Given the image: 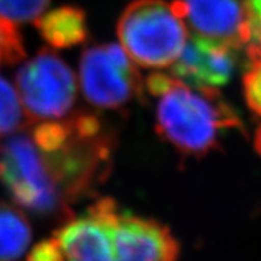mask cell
Wrapping results in <instances>:
<instances>
[{"label":"cell","mask_w":261,"mask_h":261,"mask_svg":"<svg viewBox=\"0 0 261 261\" xmlns=\"http://www.w3.org/2000/svg\"><path fill=\"white\" fill-rule=\"evenodd\" d=\"M114 137L93 114L43 121L0 146V182L32 214L72 219L70 204L92 194L112 166Z\"/></svg>","instance_id":"1"},{"label":"cell","mask_w":261,"mask_h":261,"mask_svg":"<svg viewBox=\"0 0 261 261\" xmlns=\"http://www.w3.org/2000/svg\"><path fill=\"white\" fill-rule=\"evenodd\" d=\"M65 261H176L179 243L166 225L132 215L113 199L93 203L55 233Z\"/></svg>","instance_id":"2"},{"label":"cell","mask_w":261,"mask_h":261,"mask_svg":"<svg viewBox=\"0 0 261 261\" xmlns=\"http://www.w3.org/2000/svg\"><path fill=\"white\" fill-rule=\"evenodd\" d=\"M145 86L156 98V132L186 155H205L220 147L225 132L242 127L218 90L194 88L162 73L150 74Z\"/></svg>","instance_id":"3"},{"label":"cell","mask_w":261,"mask_h":261,"mask_svg":"<svg viewBox=\"0 0 261 261\" xmlns=\"http://www.w3.org/2000/svg\"><path fill=\"white\" fill-rule=\"evenodd\" d=\"M119 41L130 59L145 68H167L187 44L185 19L174 3L134 0L117 25Z\"/></svg>","instance_id":"4"},{"label":"cell","mask_w":261,"mask_h":261,"mask_svg":"<svg viewBox=\"0 0 261 261\" xmlns=\"http://www.w3.org/2000/svg\"><path fill=\"white\" fill-rule=\"evenodd\" d=\"M16 86L31 122L61 119L76 102V76L68 64L49 49H41L20 68Z\"/></svg>","instance_id":"5"},{"label":"cell","mask_w":261,"mask_h":261,"mask_svg":"<svg viewBox=\"0 0 261 261\" xmlns=\"http://www.w3.org/2000/svg\"><path fill=\"white\" fill-rule=\"evenodd\" d=\"M134 61L117 44H101L84 50L80 83L86 101L99 109H119L142 97V77Z\"/></svg>","instance_id":"6"},{"label":"cell","mask_w":261,"mask_h":261,"mask_svg":"<svg viewBox=\"0 0 261 261\" xmlns=\"http://www.w3.org/2000/svg\"><path fill=\"white\" fill-rule=\"evenodd\" d=\"M196 36L240 49L248 35L252 11L247 0H174Z\"/></svg>","instance_id":"7"},{"label":"cell","mask_w":261,"mask_h":261,"mask_svg":"<svg viewBox=\"0 0 261 261\" xmlns=\"http://www.w3.org/2000/svg\"><path fill=\"white\" fill-rule=\"evenodd\" d=\"M236 50L229 45L195 36L186 44L172 74L183 83L200 89H216L228 84L236 69Z\"/></svg>","instance_id":"8"},{"label":"cell","mask_w":261,"mask_h":261,"mask_svg":"<svg viewBox=\"0 0 261 261\" xmlns=\"http://www.w3.org/2000/svg\"><path fill=\"white\" fill-rule=\"evenodd\" d=\"M35 23L43 39L55 48H72L83 44L88 36L85 13L77 7H60L43 13Z\"/></svg>","instance_id":"9"},{"label":"cell","mask_w":261,"mask_h":261,"mask_svg":"<svg viewBox=\"0 0 261 261\" xmlns=\"http://www.w3.org/2000/svg\"><path fill=\"white\" fill-rule=\"evenodd\" d=\"M32 228L24 212L0 202V261H16L30 248Z\"/></svg>","instance_id":"10"},{"label":"cell","mask_w":261,"mask_h":261,"mask_svg":"<svg viewBox=\"0 0 261 261\" xmlns=\"http://www.w3.org/2000/svg\"><path fill=\"white\" fill-rule=\"evenodd\" d=\"M28 125L20 97L7 80L0 77V138L12 136Z\"/></svg>","instance_id":"11"},{"label":"cell","mask_w":261,"mask_h":261,"mask_svg":"<svg viewBox=\"0 0 261 261\" xmlns=\"http://www.w3.org/2000/svg\"><path fill=\"white\" fill-rule=\"evenodd\" d=\"M50 0H0V17L10 23H35L49 4Z\"/></svg>","instance_id":"12"},{"label":"cell","mask_w":261,"mask_h":261,"mask_svg":"<svg viewBox=\"0 0 261 261\" xmlns=\"http://www.w3.org/2000/svg\"><path fill=\"white\" fill-rule=\"evenodd\" d=\"M24 55V44L17 27L0 17V68L20 63Z\"/></svg>","instance_id":"13"},{"label":"cell","mask_w":261,"mask_h":261,"mask_svg":"<svg viewBox=\"0 0 261 261\" xmlns=\"http://www.w3.org/2000/svg\"><path fill=\"white\" fill-rule=\"evenodd\" d=\"M244 96L249 109L261 117V60L252 61L243 79Z\"/></svg>","instance_id":"14"},{"label":"cell","mask_w":261,"mask_h":261,"mask_svg":"<svg viewBox=\"0 0 261 261\" xmlns=\"http://www.w3.org/2000/svg\"><path fill=\"white\" fill-rule=\"evenodd\" d=\"M27 261H65V257L57 239L53 238L33 247Z\"/></svg>","instance_id":"15"},{"label":"cell","mask_w":261,"mask_h":261,"mask_svg":"<svg viewBox=\"0 0 261 261\" xmlns=\"http://www.w3.org/2000/svg\"><path fill=\"white\" fill-rule=\"evenodd\" d=\"M247 3L253 15L261 21V0H247Z\"/></svg>","instance_id":"16"},{"label":"cell","mask_w":261,"mask_h":261,"mask_svg":"<svg viewBox=\"0 0 261 261\" xmlns=\"http://www.w3.org/2000/svg\"><path fill=\"white\" fill-rule=\"evenodd\" d=\"M253 143H255L256 151H257L258 154L261 155V126H258V129L256 130L255 141H253Z\"/></svg>","instance_id":"17"}]
</instances>
